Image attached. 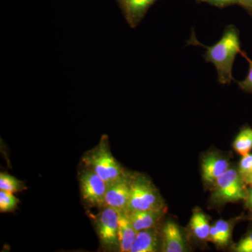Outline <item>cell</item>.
<instances>
[{
  "mask_svg": "<svg viewBox=\"0 0 252 252\" xmlns=\"http://www.w3.org/2000/svg\"><path fill=\"white\" fill-rule=\"evenodd\" d=\"M238 172L243 182L252 174V154L243 156L239 163Z\"/></svg>",
  "mask_w": 252,
  "mask_h": 252,
  "instance_id": "cell-18",
  "label": "cell"
},
{
  "mask_svg": "<svg viewBox=\"0 0 252 252\" xmlns=\"http://www.w3.org/2000/svg\"><path fill=\"white\" fill-rule=\"evenodd\" d=\"M244 183L245 184V185L252 186V174L250 177H248L246 180H245Z\"/></svg>",
  "mask_w": 252,
  "mask_h": 252,
  "instance_id": "cell-26",
  "label": "cell"
},
{
  "mask_svg": "<svg viewBox=\"0 0 252 252\" xmlns=\"http://www.w3.org/2000/svg\"><path fill=\"white\" fill-rule=\"evenodd\" d=\"M82 162L85 168L95 172L107 185L129 174L112 155L108 137L106 135L102 136L99 143L84 154Z\"/></svg>",
  "mask_w": 252,
  "mask_h": 252,
  "instance_id": "cell-2",
  "label": "cell"
},
{
  "mask_svg": "<svg viewBox=\"0 0 252 252\" xmlns=\"http://www.w3.org/2000/svg\"><path fill=\"white\" fill-rule=\"evenodd\" d=\"M238 3L245 8L252 16V0H238Z\"/></svg>",
  "mask_w": 252,
  "mask_h": 252,
  "instance_id": "cell-25",
  "label": "cell"
},
{
  "mask_svg": "<svg viewBox=\"0 0 252 252\" xmlns=\"http://www.w3.org/2000/svg\"><path fill=\"white\" fill-rule=\"evenodd\" d=\"M119 214V252L130 251L137 232L134 228L127 211H117Z\"/></svg>",
  "mask_w": 252,
  "mask_h": 252,
  "instance_id": "cell-10",
  "label": "cell"
},
{
  "mask_svg": "<svg viewBox=\"0 0 252 252\" xmlns=\"http://www.w3.org/2000/svg\"></svg>",
  "mask_w": 252,
  "mask_h": 252,
  "instance_id": "cell-27",
  "label": "cell"
},
{
  "mask_svg": "<svg viewBox=\"0 0 252 252\" xmlns=\"http://www.w3.org/2000/svg\"><path fill=\"white\" fill-rule=\"evenodd\" d=\"M233 147L242 157L250 153L252 150V127L245 126L240 130L233 142Z\"/></svg>",
  "mask_w": 252,
  "mask_h": 252,
  "instance_id": "cell-14",
  "label": "cell"
},
{
  "mask_svg": "<svg viewBox=\"0 0 252 252\" xmlns=\"http://www.w3.org/2000/svg\"><path fill=\"white\" fill-rule=\"evenodd\" d=\"M19 200L10 192L0 190V212H11L17 208Z\"/></svg>",
  "mask_w": 252,
  "mask_h": 252,
  "instance_id": "cell-17",
  "label": "cell"
},
{
  "mask_svg": "<svg viewBox=\"0 0 252 252\" xmlns=\"http://www.w3.org/2000/svg\"><path fill=\"white\" fill-rule=\"evenodd\" d=\"M215 226L225 239V241L228 243H229L231 238V226L230 223L226 220H220L215 223Z\"/></svg>",
  "mask_w": 252,
  "mask_h": 252,
  "instance_id": "cell-21",
  "label": "cell"
},
{
  "mask_svg": "<svg viewBox=\"0 0 252 252\" xmlns=\"http://www.w3.org/2000/svg\"><path fill=\"white\" fill-rule=\"evenodd\" d=\"M213 184L212 198L218 203H235L246 198L245 184L235 169H228Z\"/></svg>",
  "mask_w": 252,
  "mask_h": 252,
  "instance_id": "cell-4",
  "label": "cell"
},
{
  "mask_svg": "<svg viewBox=\"0 0 252 252\" xmlns=\"http://www.w3.org/2000/svg\"><path fill=\"white\" fill-rule=\"evenodd\" d=\"M230 164L226 159L215 154H210L202 162V175L205 182L213 184L229 169Z\"/></svg>",
  "mask_w": 252,
  "mask_h": 252,
  "instance_id": "cell-9",
  "label": "cell"
},
{
  "mask_svg": "<svg viewBox=\"0 0 252 252\" xmlns=\"http://www.w3.org/2000/svg\"><path fill=\"white\" fill-rule=\"evenodd\" d=\"M202 1L218 6H226V5L235 4V3L238 2V0H202Z\"/></svg>",
  "mask_w": 252,
  "mask_h": 252,
  "instance_id": "cell-23",
  "label": "cell"
},
{
  "mask_svg": "<svg viewBox=\"0 0 252 252\" xmlns=\"http://www.w3.org/2000/svg\"><path fill=\"white\" fill-rule=\"evenodd\" d=\"M81 195L88 207L98 208L104 207L107 184L98 175L84 167L79 174Z\"/></svg>",
  "mask_w": 252,
  "mask_h": 252,
  "instance_id": "cell-6",
  "label": "cell"
},
{
  "mask_svg": "<svg viewBox=\"0 0 252 252\" xmlns=\"http://www.w3.org/2000/svg\"><path fill=\"white\" fill-rule=\"evenodd\" d=\"M245 200L246 207L252 212V185L250 186V189L247 191V196Z\"/></svg>",
  "mask_w": 252,
  "mask_h": 252,
  "instance_id": "cell-24",
  "label": "cell"
},
{
  "mask_svg": "<svg viewBox=\"0 0 252 252\" xmlns=\"http://www.w3.org/2000/svg\"><path fill=\"white\" fill-rule=\"evenodd\" d=\"M241 54L249 63V71L248 76L243 81H238L239 88L244 92L252 94V61L249 59L247 54L242 51Z\"/></svg>",
  "mask_w": 252,
  "mask_h": 252,
  "instance_id": "cell-19",
  "label": "cell"
},
{
  "mask_svg": "<svg viewBox=\"0 0 252 252\" xmlns=\"http://www.w3.org/2000/svg\"><path fill=\"white\" fill-rule=\"evenodd\" d=\"M131 175L107 185L104 207H112L117 211H127L130 195Z\"/></svg>",
  "mask_w": 252,
  "mask_h": 252,
  "instance_id": "cell-7",
  "label": "cell"
},
{
  "mask_svg": "<svg viewBox=\"0 0 252 252\" xmlns=\"http://www.w3.org/2000/svg\"><path fill=\"white\" fill-rule=\"evenodd\" d=\"M24 182L5 172L0 173V190L16 193L26 190Z\"/></svg>",
  "mask_w": 252,
  "mask_h": 252,
  "instance_id": "cell-16",
  "label": "cell"
},
{
  "mask_svg": "<svg viewBox=\"0 0 252 252\" xmlns=\"http://www.w3.org/2000/svg\"><path fill=\"white\" fill-rule=\"evenodd\" d=\"M208 240H210L212 243L216 244V245H220V246H225L228 244L225 241V239L223 238V237L217 229L215 225H212L210 228Z\"/></svg>",
  "mask_w": 252,
  "mask_h": 252,
  "instance_id": "cell-22",
  "label": "cell"
},
{
  "mask_svg": "<svg viewBox=\"0 0 252 252\" xmlns=\"http://www.w3.org/2000/svg\"><path fill=\"white\" fill-rule=\"evenodd\" d=\"M155 1L156 0H125L126 11L132 22L137 21L142 18L149 6Z\"/></svg>",
  "mask_w": 252,
  "mask_h": 252,
  "instance_id": "cell-15",
  "label": "cell"
},
{
  "mask_svg": "<svg viewBox=\"0 0 252 252\" xmlns=\"http://www.w3.org/2000/svg\"><path fill=\"white\" fill-rule=\"evenodd\" d=\"M96 231L101 247L107 251H119V214L112 207H106L94 220Z\"/></svg>",
  "mask_w": 252,
  "mask_h": 252,
  "instance_id": "cell-5",
  "label": "cell"
},
{
  "mask_svg": "<svg viewBox=\"0 0 252 252\" xmlns=\"http://www.w3.org/2000/svg\"><path fill=\"white\" fill-rule=\"evenodd\" d=\"M165 211V204L158 190L143 175H131L130 195L127 211Z\"/></svg>",
  "mask_w": 252,
  "mask_h": 252,
  "instance_id": "cell-3",
  "label": "cell"
},
{
  "mask_svg": "<svg viewBox=\"0 0 252 252\" xmlns=\"http://www.w3.org/2000/svg\"><path fill=\"white\" fill-rule=\"evenodd\" d=\"M237 252H252V231L248 233L234 248Z\"/></svg>",
  "mask_w": 252,
  "mask_h": 252,
  "instance_id": "cell-20",
  "label": "cell"
},
{
  "mask_svg": "<svg viewBox=\"0 0 252 252\" xmlns=\"http://www.w3.org/2000/svg\"><path fill=\"white\" fill-rule=\"evenodd\" d=\"M158 247V238L155 228L139 231L130 252H155Z\"/></svg>",
  "mask_w": 252,
  "mask_h": 252,
  "instance_id": "cell-12",
  "label": "cell"
},
{
  "mask_svg": "<svg viewBox=\"0 0 252 252\" xmlns=\"http://www.w3.org/2000/svg\"><path fill=\"white\" fill-rule=\"evenodd\" d=\"M190 226L193 234L202 240H208L210 226L207 217L200 211L195 212L190 220Z\"/></svg>",
  "mask_w": 252,
  "mask_h": 252,
  "instance_id": "cell-13",
  "label": "cell"
},
{
  "mask_svg": "<svg viewBox=\"0 0 252 252\" xmlns=\"http://www.w3.org/2000/svg\"><path fill=\"white\" fill-rule=\"evenodd\" d=\"M198 44L207 49L204 58L216 68L219 82L226 85L234 81L232 75L233 63L237 54L242 52L238 30L234 26H228L221 38L213 46Z\"/></svg>",
  "mask_w": 252,
  "mask_h": 252,
  "instance_id": "cell-1",
  "label": "cell"
},
{
  "mask_svg": "<svg viewBox=\"0 0 252 252\" xmlns=\"http://www.w3.org/2000/svg\"><path fill=\"white\" fill-rule=\"evenodd\" d=\"M162 252H182L186 244L180 227L172 220H168L162 226Z\"/></svg>",
  "mask_w": 252,
  "mask_h": 252,
  "instance_id": "cell-8",
  "label": "cell"
},
{
  "mask_svg": "<svg viewBox=\"0 0 252 252\" xmlns=\"http://www.w3.org/2000/svg\"><path fill=\"white\" fill-rule=\"evenodd\" d=\"M163 212L156 210H135L127 211V214L134 228L138 233L141 230L155 228Z\"/></svg>",
  "mask_w": 252,
  "mask_h": 252,
  "instance_id": "cell-11",
  "label": "cell"
}]
</instances>
